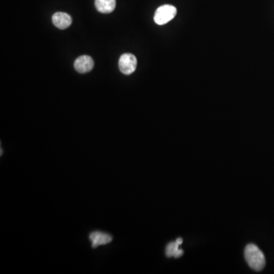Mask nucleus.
<instances>
[{
	"label": "nucleus",
	"mask_w": 274,
	"mask_h": 274,
	"mask_svg": "<svg viewBox=\"0 0 274 274\" xmlns=\"http://www.w3.org/2000/svg\"><path fill=\"white\" fill-rule=\"evenodd\" d=\"M92 242V247H97L99 245H107L112 241V237L106 233L95 231L89 236Z\"/></svg>",
	"instance_id": "nucleus-6"
},
{
	"label": "nucleus",
	"mask_w": 274,
	"mask_h": 274,
	"mask_svg": "<svg viewBox=\"0 0 274 274\" xmlns=\"http://www.w3.org/2000/svg\"><path fill=\"white\" fill-rule=\"evenodd\" d=\"M119 69L124 75H131L135 72L137 66V59L134 54L127 53L121 55L119 59Z\"/></svg>",
	"instance_id": "nucleus-3"
},
{
	"label": "nucleus",
	"mask_w": 274,
	"mask_h": 274,
	"mask_svg": "<svg viewBox=\"0 0 274 274\" xmlns=\"http://www.w3.org/2000/svg\"><path fill=\"white\" fill-rule=\"evenodd\" d=\"M177 9L172 5H164L158 8L154 15V21L159 26H163L176 16Z\"/></svg>",
	"instance_id": "nucleus-2"
},
{
	"label": "nucleus",
	"mask_w": 274,
	"mask_h": 274,
	"mask_svg": "<svg viewBox=\"0 0 274 274\" xmlns=\"http://www.w3.org/2000/svg\"><path fill=\"white\" fill-rule=\"evenodd\" d=\"M245 258L249 267L255 271H261L265 267L266 259L264 254L253 244L245 247Z\"/></svg>",
	"instance_id": "nucleus-1"
},
{
	"label": "nucleus",
	"mask_w": 274,
	"mask_h": 274,
	"mask_svg": "<svg viewBox=\"0 0 274 274\" xmlns=\"http://www.w3.org/2000/svg\"><path fill=\"white\" fill-rule=\"evenodd\" d=\"M53 23L59 29H66L72 24V18L65 12H56L52 17Z\"/></svg>",
	"instance_id": "nucleus-5"
},
{
	"label": "nucleus",
	"mask_w": 274,
	"mask_h": 274,
	"mask_svg": "<svg viewBox=\"0 0 274 274\" xmlns=\"http://www.w3.org/2000/svg\"><path fill=\"white\" fill-rule=\"evenodd\" d=\"M94 65L93 59L86 55L79 56L74 62L75 70L79 73H89L93 69Z\"/></svg>",
	"instance_id": "nucleus-4"
},
{
	"label": "nucleus",
	"mask_w": 274,
	"mask_h": 274,
	"mask_svg": "<svg viewBox=\"0 0 274 274\" xmlns=\"http://www.w3.org/2000/svg\"><path fill=\"white\" fill-rule=\"evenodd\" d=\"M179 244L177 243L176 241L169 243L166 247V256L167 258L174 257L175 258H178L182 256L183 254H184V250L179 248Z\"/></svg>",
	"instance_id": "nucleus-8"
},
{
	"label": "nucleus",
	"mask_w": 274,
	"mask_h": 274,
	"mask_svg": "<svg viewBox=\"0 0 274 274\" xmlns=\"http://www.w3.org/2000/svg\"><path fill=\"white\" fill-rule=\"evenodd\" d=\"M177 243L179 244V245H181L183 242L182 239H181V238H179V239H177L176 240Z\"/></svg>",
	"instance_id": "nucleus-9"
},
{
	"label": "nucleus",
	"mask_w": 274,
	"mask_h": 274,
	"mask_svg": "<svg viewBox=\"0 0 274 274\" xmlns=\"http://www.w3.org/2000/svg\"><path fill=\"white\" fill-rule=\"evenodd\" d=\"M95 7L101 13L109 14L116 7V0H95Z\"/></svg>",
	"instance_id": "nucleus-7"
}]
</instances>
